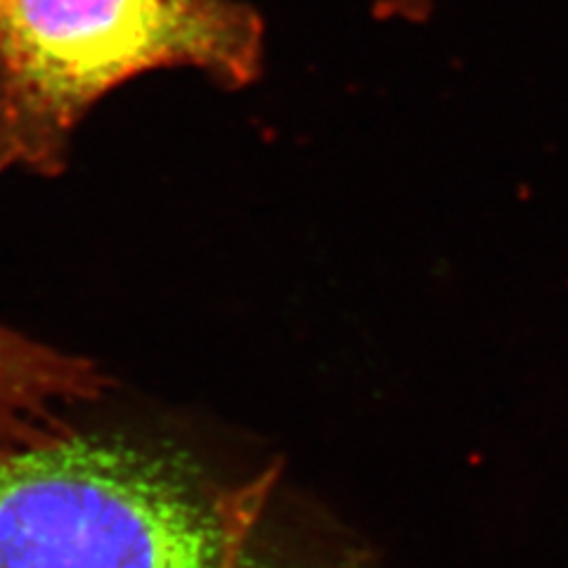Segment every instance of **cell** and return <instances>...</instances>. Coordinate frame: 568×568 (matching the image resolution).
I'll list each match as a JSON object with an SVG mask.
<instances>
[{
    "label": "cell",
    "mask_w": 568,
    "mask_h": 568,
    "mask_svg": "<svg viewBox=\"0 0 568 568\" xmlns=\"http://www.w3.org/2000/svg\"><path fill=\"white\" fill-rule=\"evenodd\" d=\"M112 377L91 358L0 325V455L58 440L104 398Z\"/></svg>",
    "instance_id": "cell-2"
},
{
    "label": "cell",
    "mask_w": 568,
    "mask_h": 568,
    "mask_svg": "<svg viewBox=\"0 0 568 568\" xmlns=\"http://www.w3.org/2000/svg\"><path fill=\"white\" fill-rule=\"evenodd\" d=\"M436 0H377V20H398L407 24H419L432 17Z\"/></svg>",
    "instance_id": "cell-3"
},
{
    "label": "cell",
    "mask_w": 568,
    "mask_h": 568,
    "mask_svg": "<svg viewBox=\"0 0 568 568\" xmlns=\"http://www.w3.org/2000/svg\"><path fill=\"white\" fill-rule=\"evenodd\" d=\"M263 64L244 0H0V173L60 175L85 116L152 71L242 91Z\"/></svg>",
    "instance_id": "cell-1"
}]
</instances>
